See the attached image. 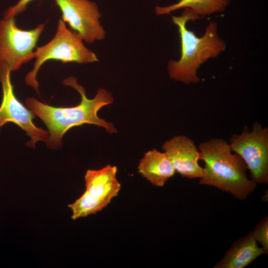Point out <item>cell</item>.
<instances>
[{
	"label": "cell",
	"instance_id": "obj_1",
	"mask_svg": "<svg viewBox=\"0 0 268 268\" xmlns=\"http://www.w3.org/2000/svg\"><path fill=\"white\" fill-rule=\"evenodd\" d=\"M63 83L73 88L79 93L81 101L78 105L70 107H56L43 103L34 98H27L25 100L29 110L37 116L48 129L49 136L46 143L49 148L61 147L65 134L71 128L84 124L104 128L110 134L117 132L112 123L98 116V112L101 108L114 102L110 92L100 88L95 96L89 99L86 96L85 88L77 83L75 77L67 78Z\"/></svg>",
	"mask_w": 268,
	"mask_h": 268
},
{
	"label": "cell",
	"instance_id": "obj_2",
	"mask_svg": "<svg viewBox=\"0 0 268 268\" xmlns=\"http://www.w3.org/2000/svg\"><path fill=\"white\" fill-rule=\"evenodd\" d=\"M199 17L192 10L186 8L181 16H172L178 28L181 40V57L179 60H170L168 63L170 77L186 84L200 82L197 70L208 60L216 58L226 49V43L217 33V25L210 22L203 35L199 37L189 30L187 22Z\"/></svg>",
	"mask_w": 268,
	"mask_h": 268
},
{
	"label": "cell",
	"instance_id": "obj_3",
	"mask_svg": "<svg viewBox=\"0 0 268 268\" xmlns=\"http://www.w3.org/2000/svg\"><path fill=\"white\" fill-rule=\"evenodd\" d=\"M198 148L204 162L200 184L214 187L239 200L254 191L257 184L248 178L245 162L227 141L213 138L201 143Z\"/></svg>",
	"mask_w": 268,
	"mask_h": 268
},
{
	"label": "cell",
	"instance_id": "obj_4",
	"mask_svg": "<svg viewBox=\"0 0 268 268\" xmlns=\"http://www.w3.org/2000/svg\"><path fill=\"white\" fill-rule=\"evenodd\" d=\"M82 38L75 32L67 28L60 19L54 38L46 45L37 47L30 57L35 58L32 70L25 77L26 84L39 93V84L36 79L41 67L48 60L59 61L63 63L86 64L98 61L94 53L84 45Z\"/></svg>",
	"mask_w": 268,
	"mask_h": 268
},
{
	"label": "cell",
	"instance_id": "obj_5",
	"mask_svg": "<svg viewBox=\"0 0 268 268\" xmlns=\"http://www.w3.org/2000/svg\"><path fill=\"white\" fill-rule=\"evenodd\" d=\"M45 26L41 23L33 29L24 30L16 26L15 17L0 21V79L30 61Z\"/></svg>",
	"mask_w": 268,
	"mask_h": 268
},
{
	"label": "cell",
	"instance_id": "obj_6",
	"mask_svg": "<svg viewBox=\"0 0 268 268\" xmlns=\"http://www.w3.org/2000/svg\"><path fill=\"white\" fill-rule=\"evenodd\" d=\"M233 152L238 154L250 171L251 180L257 185L268 183V128L259 122L250 131L245 126L239 134L230 139Z\"/></svg>",
	"mask_w": 268,
	"mask_h": 268
},
{
	"label": "cell",
	"instance_id": "obj_7",
	"mask_svg": "<svg viewBox=\"0 0 268 268\" xmlns=\"http://www.w3.org/2000/svg\"><path fill=\"white\" fill-rule=\"evenodd\" d=\"M62 20L67 23L83 41L91 43L104 38L105 31L100 23L101 13L97 4L90 0H55Z\"/></svg>",
	"mask_w": 268,
	"mask_h": 268
},
{
	"label": "cell",
	"instance_id": "obj_8",
	"mask_svg": "<svg viewBox=\"0 0 268 268\" xmlns=\"http://www.w3.org/2000/svg\"><path fill=\"white\" fill-rule=\"evenodd\" d=\"M10 73L7 72L0 80L2 88V98L0 105V130L8 123L17 125L31 138L26 145L34 147L39 141L46 142L49 133L34 124L35 115L16 98L11 81Z\"/></svg>",
	"mask_w": 268,
	"mask_h": 268
},
{
	"label": "cell",
	"instance_id": "obj_9",
	"mask_svg": "<svg viewBox=\"0 0 268 268\" xmlns=\"http://www.w3.org/2000/svg\"><path fill=\"white\" fill-rule=\"evenodd\" d=\"M162 149L175 171L183 177L192 179L202 176L200 152L191 138L185 135L175 136L164 142Z\"/></svg>",
	"mask_w": 268,
	"mask_h": 268
},
{
	"label": "cell",
	"instance_id": "obj_10",
	"mask_svg": "<svg viewBox=\"0 0 268 268\" xmlns=\"http://www.w3.org/2000/svg\"><path fill=\"white\" fill-rule=\"evenodd\" d=\"M117 172V167L110 165L99 170H87L84 176L85 191L91 197L110 203L121 189Z\"/></svg>",
	"mask_w": 268,
	"mask_h": 268
},
{
	"label": "cell",
	"instance_id": "obj_11",
	"mask_svg": "<svg viewBox=\"0 0 268 268\" xmlns=\"http://www.w3.org/2000/svg\"><path fill=\"white\" fill-rule=\"evenodd\" d=\"M266 254L260 247L253 235L249 232L232 245L214 268H244L262 255Z\"/></svg>",
	"mask_w": 268,
	"mask_h": 268
},
{
	"label": "cell",
	"instance_id": "obj_12",
	"mask_svg": "<svg viewBox=\"0 0 268 268\" xmlns=\"http://www.w3.org/2000/svg\"><path fill=\"white\" fill-rule=\"evenodd\" d=\"M138 173L152 185L163 187L176 171L167 154L153 149L145 152L137 167Z\"/></svg>",
	"mask_w": 268,
	"mask_h": 268
},
{
	"label": "cell",
	"instance_id": "obj_13",
	"mask_svg": "<svg viewBox=\"0 0 268 268\" xmlns=\"http://www.w3.org/2000/svg\"><path fill=\"white\" fill-rule=\"evenodd\" d=\"M230 1V0H180L168 6H157L155 12L157 15H160L169 14L182 8H188L199 17L224 11Z\"/></svg>",
	"mask_w": 268,
	"mask_h": 268
},
{
	"label": "cell",
	"instance_id": "obj_14",
	"mask_svg": "<svg viewBox=\"0 0 268 268\" xmlns=\"http://www.w3.org/2000/svg\"><path fill=\"white\" fill-rule=\"evenodd\" d=\"M109 204L107 202L91 197L86 191L74 202L68 205L72 210L71 218L75 220L86 217L102 210Z\"/></svg>",
	"mask_w": 268,
	"mask_h": 268
},
{
	"label": "cell",
	"instance_id": "obj_15",
	"mask_svg": "<svg viewBox=\"0 0 268 268\" xmlns=\"http://www.w3.org/2000/svg\"><path fill=\"white\" fill-rule=\"evenodd\" d=\"M257 243H259L266 254L268 253V218L266 217L260 221L252 231Z\"/></svg>",
	"mask_w": 268,
	"mask_h": 268
},
{
	"label": "cell",
	"instance_id": "obj_16",
	"mask_svg": "<svg viewBox=\"0 0 268 268\" xmlns=\"http://www.w3.org/2000/svg\"><path fill=\"white\" fill-rule=\"evenodd\" d=\"M34 0H19L16 4L10 7L5 12L4 18L15 17L26 9L28 4Z\"/></svg>",
	"mask_w": 268,
	"mask_h": 268
}]
</instances>
